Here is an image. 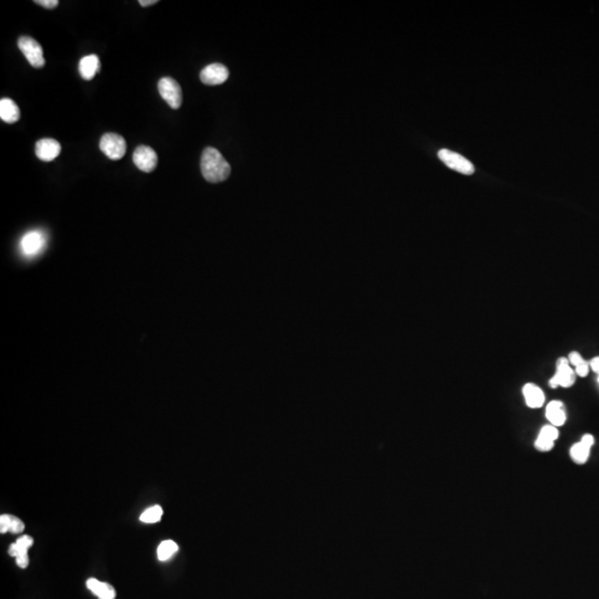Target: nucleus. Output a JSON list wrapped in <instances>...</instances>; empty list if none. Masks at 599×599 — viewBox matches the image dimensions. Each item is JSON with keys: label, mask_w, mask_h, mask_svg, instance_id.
Wrapping results in <instances>:
<instances>
[{"label": "nucleus", "mask_w": 599, "mask_h": 599, "mask_svg": "<svg viewBox=\"0 0 599 599\" xmlns=\"http://www.w3.org/2000/svg\"><path fill=\"white\" fill-rule=\"evenodd\" d=\"M201 171L206 181L218 183L228 179L231 167L217 149L208 147L201 157Z\"/></svg>", "instance_id": "nucleus-1"}, {"label": "nucleus", "mask_w": 599, "mask_h": 599, "mask_svg": "<svg viewBox=\"0 0 599 599\" xmlns=\"http://www.w3.org/2000/svg\"><path fill=\"white\" fill-rule=\"evenodd\" d=\"M19 245L22 254L25 258H37L47 247V236L42 230H33L22 238Z\"/></svg>", "instance_id": "nucleus-2"}, {"label": "nucleus", "mask_w": 599, "mask_h": 599, "mask_svg": "<svg viewBox=\"0 0 599 599\" xmlns=\"http://www.w3.org/2000/svg\"><path fill=\"white\" fill-rule=\"evenodd\" d=\"M158 90L172 109H179L182 105V89L179 83L174 78H161L158 83Z\"/></svg>", "instance_id": "nucleus-3"}, {"label": "nucleus", "mask_w": 599, "mask_h": 599, "mask_svg": "<svg viewBox=\"0 0 599 599\" xmlns=\"http://www.w3.org/2000/svg\"><path fill=\"white\" fill-rule=\"evenodd\" d=\"M18 47L33 68L39 69L44 66L46 60L44 58V51L37 40L31 37H20L18 40Z\"/></svg>", "instance_id": "nucleus-4"}, {"label": "nucleus", "mask_w": 599, "mask_h": 599, "mask_svg": "<svg viewBox=\"0 0 599 599\" xmlns=\"http://www.w3.org/2000/svg\"><path fill=\"white\" fill-rule=\"evenodd\" d=\"M100 150L111 160H120L126 151V143L124 137L117 133H106L100 140Z\"/></svg>", "instance_id": "nucleus-5"}, {"label": "nucleus", "mask_w": 599, "mask_h": 599, "mask_svg": "<svg viewBox=\"0 0 599 599\" xmlns=\"http://www.w3.org/2000/svg\"><path fill=\"white\" fill-rule=\"evenodd\" d=\"M438 158L446 167L452 170L457 171L462 174H473L475 168L473 163L468 161L457 152L451 151L448 149H442L438 151Z\"/></svg>", "instance_id": "nucleus-6"}, {"label": "nucleus", "mask_w": 599, "mask_h": 599, "mask_svg": "<svg viewBox=\"0 0 599 599\" xmlns=\"http://www.w3.org/2000/svg\"><path fill=\"white\" fill-rule=\"evenodd\" d=\"M556 366H557V370H556L555 375L550 379V386L552 388H558V386L571 388L575 383L576 373L569 366L568 359H558Z\"/></svg>", "instance_id": "nucleus-7"}, {"label": "nucleus", "mask_w": 599, "mask_h": 599, "mask_svg": "<svg viewBox=\"0 0 599 599\" xmlns=\"http://www.w3.org/2000/svg\"><path fill=\"white\" fill-rule=\"evenodd\" d=\"M136 167L143 172H152L157 168L158 156L154 149L148 146H139L132 156Z\"/></svg>", "instance_id": "nucleus-8"}, {"label": "nucleus", "mask_w": 599, "mask_h": 599, "mask_svg": "<svg viewBox=\"0 0 599 599\" xmlns=\"http://www.w3.org/2000/svg\"><path fill=\"white\" fill-rule=\"evenodd\" d=\"M33 545V537L29 535H24L17 539L16 543L9 546V555L16 557L17 565L20 568H27L29 565V557H28V550Z\"/></svg>", "instance_id": "nucleus-9"}, {"label": "nucleus", "mask_w": 599, "mask_h": 599, "mask_svg": "<svg viewBox=\"0 0 599 599\" xmlns=\"http://www.w3.org/2000/svg\"><path fill=\"white\" fill-rule=\"evenodd\" d=\"M229 70L222 63H212L200 72V79L204 85H217L226 83Z\"/></svg>", "instance_id": "nucleus-10"}, {"label": "nucleus", "mask_w": 599, "mask_h": 599, "mask_svg": "<svg viewBox=\"0 0 599 599\" xmlns=\"http://www.w3.org/2000/svg\"><path fill=\"white\" fill-rule=\"evenodd\" d=\"M36 156L44 163H50L58 157L61 151L60 143L51 138H44L36 143Z\"/></svg>", "instance_id": "nucleus-11"}, {"label": "nucleus", "mask_w": 599, "mask_h": 599, "mask_svg": "<svg viewBox=\"0 0 599 599\" xmlns=\"http://www.w3.org/2000/svg\"><path fill=\"white\" fill-rule=\"evenodd\" d=\"M101 65L97 55H89L83 57L79 63V72L85 80H92L100 72Z\"/></svg>", "instance_id": "nucleus-12"}, {"label": "nucleus", "mask_w": 599, "mask_h": 599, "mask_svg": "<svg viewBox=\"0 0 599 599\" xmlns=\"http://www.w3.org/2000/svg\"><path fill=\"white\" fill-rule=\"evenodd\" d=\"M523 393L525 396L526 404L531 409H539L543 407L545 402V394L537 385L528 383L523 388Z\"/></svg>", "instance_id": "nucleus-13"}, {"label": "nucleus", "mask_w": 599, "mask_h": 599, "mask_svg": "<svg viewBox=\"0 0 599 599\" xmlns=\"http://www.w3.org/2000/svg\"><path fill=\"white\" fill-rule=\"evenodd\" d=\"M0 117L7 124H15L20 118V110L16 102L9 98L0 100Z\"/></svg>", "instance_id": "nucleus-14"}, {"label": "nucleus", "mask_w": 599, "mask_h": 599, "mask_svg": "<svg viewBox=\"0 0 599 599\" xmlns=\"http://www.w3.org/2000/svg\"><path fill=\"white\" fill-rule=\"evenodd\" d=\"M546 418L552 425L563 426L566 422V412L564 404L559 401H552L546 407Z\"/></svg>", "instance_id": "nucleus-15"}, {"label": "nucleus", "mask_w": 599, "mask_h": 599, "mask_svg": "<svg viewBox=\"0 0 599 599\" xmlns=\"http://www.w3.org/2000/svg\"><path fill=\"white\" fill-rule=\"evenodd\" d=\"M87 587L99 599L116 598V591L110 584L102 583L96 578H89L87 580Z\"/></svg>", "instance_id": "nucleus-16"}, {"label": "nucleus", "mask_w": 599, "mask_h": 599, "mask_svg": "<svg viewBox=\"0 0 599 599\" xmlns=\"http://www.w3.org/2000/svg\"><path fill=\"white\" fill-rule=\"evenodd\" d=\"M25 531V524L18 517L13 515H1L0 516V533L10 532L13 534H19Z\"/></svg>", "instance_id": "nucleus-17"}, {"label": "nucleus", "mask_w": 599, "mask_h": 599, "mask_svg": "<svg viewBox=\"0 0 599 599\" xmlns=\"http://www.w3.org/2000/svg\"><path fill=\"white\" fill-rule=\"evenodd\" d=\"M589 446L585 445L583 442H578L571 448V457L573 461L577 464H585L591 454Z\"/></svg>", "instance_id": "nucleus-18"}, {"label": "nucleus", "mask_w": 599, "mask_h": 599, "mask_svg": "<svg viewBox=\"0 0 599 599\" xmlns=\"http://www.w3.org/2000/svg\"><path fill=\"white\" fill-rule=\"evenodd\" d=\"M178 552V545L174 541H165L158 547V558L159 561H165L170 559Z\"/></svg>", "instance_id": "nucleus-19"}, {"label": "nucleus", "mask_w": 599, "mask_h": 599, "mask_svg": "<svg viewBox=\"0 0 599 599\" xmlns=\"http://www.w3.org/2000/svg\"><path fill=\"white\" fill-rule=\"evenodd\" d=\"M163 514V507L159 505H154L143 511L140 516V520L143 523H148V524H154V523H158L161 520Z\"/></svg>", "instance_id": "nucleus-20"}, {"label": "nucleus", "mask_w": 599, "mask_h": 599, "mask_svg": "<svg viewBox=\"0 0 599 599\" xmlns=\"http://www.w3.org/2000/svg\"><path fill=\"white\" fill-rule=\"evenodd\" d=\"M554 445H555L554 441L550 440V438H547V437L543 436L541 434H539L536 442H535V446L541 452H550V450H552Z\"/></svg>", "instance_id": "nucleus-21"}, {"label": "nucleus", "mask_w": 599, "mask_h": 599, "mask_svg": "<svg viewBox=\"0 0 599 599\" xmlns=\"http://www.w3.org/2000/svg\"><path fill=\"white\" fill-rule=\"evenodd\" d=\"M539 434L555 442V441L557 440L558 436H559V432H558V429L556 426L550 424V425L544 426V427L541 429V432H539Z\"/></svg>", "instance_id": "nucleus-22"}, {"label": "nucleus", "mask_w": 599, "mask_h": 599, "mask_svg": "<svg viewBox=\"0 0 599 599\" xmlns=\"http://www.w3.org/2000/svg\"><path fill=\"white\" fill-rule=\"evenodd\" d=\"M589 368H591V366H589V363L584 361L583 363H580V366H576L575 368V373L577 374L578 377H585L589 375Z\"/></svg>", "instance_id": "nucleus-23"}, {"label": "nucleus", "mask_w": 599, "mask_h": 599, "mask_svg": "<svg viewBox=\"0 0 599 599\" xmlns=\"http://www.w3.org/2000/svg\"><path fill=\"white\" fill-rule=\"evenodd\" d=\"M35 3L42 6L44 8L54 9L59 5L58 0H36Z\"/></svg>", "instance_id": "nucleus-24"}, {"label": "nucleus", "mask_w": 599, "mask_h": 599, "mask_svg": "<svg viewBox=\"0 0 599 599\" xmlns=\"http://www.w3.org/2000/svg\"><path fill=\"white\" fill-rule=\"evenodd\" d=\"M568 361L571 364H573L576 368V366H580V363H583L585 360H584L583 356L580 353L572 352L569 354Z\"/></svg>", "instance_id": "nucleus-25"}, {"label": "nucleus", "mask_w": 599, "mask_h": 599, "mask_svg": "<svg viewBox=\"0 0 599 599\" xmlns=\"http://www.w3.org/2000/svg\"><path fill=\"white\" fill-rule=\"evenodd\" d=\"M580 442H583L584 444H585V445H587V446H589V448H591V446L594 445L595 438H594V436H593V435L585 434V435H584L583 437H582V441H580Z\"/></svg>", "instance_id": "nucleus-26"}, {"label": "nucleus", "mask_w": 599, "mask_h": 599, "mask_svg": "<svg viewBox=\"0 0 599 599\" xmlns=\"http://www.w3.org/2000/svg\"><path fill=\"white\" fill-rule=\"evenodd\" d=\"M589 366H591V370L599 375V356H596V358L593 359V360L591 361V363H589Z\"/></svg>", "instance_id": "nucleus-27"}, {"label": "nucleus", "mask_w": 599, "mask_h": 599, "mask_svg": "<svg viewBox=\"0 0 599 599\" xmlns=\"http://www.w3.org/2000/svg\"><path fill=\"white\" fill-rule=\"evenodd\" d=\"M139 3H140L142 7H147V6L154 5V3H158V0H139Z\"/></svg>", "instance_id": "nucleus-28"}, {"label": "nucleus", "mask_w": 599, "mask_h": 599, "mask_svg": "<svg viewBox=\"0 0 599 599\" xmlns=\"http://www.w3.org/2000/svg\"><path fill=\"white\" fill-rule=\"evenodd\" d=\"M598 382H599V377H598Z\"/></svg>", "instance_id": "nucleus-29"}]
</instances>
